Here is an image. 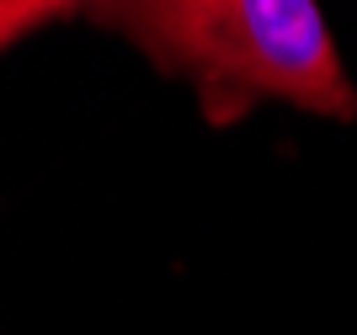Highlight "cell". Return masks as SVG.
<instances>
[{"instance_id": "cell-1", "label": "cell", "mask_w": 357, "mask_h": 335, "mask_svg": "<svg viewBox=\"0 0 357 335\" xmlns=\"http://www.w3.org/2000/svg\"><path fill=\"white\" fill-rule=\"evenodd\" d=\"M96 22L192 80L203 102H288L320 117H357V91L310 0H128L96 6Z\"/></svg>"}, {"instance_id": "cell-2", "label": "cell", "mask_w": 357, "mask_h": 335, "mask_svg": "<svg viewBox=\"0 0 357 335\" xmlns=\"http://www.w3.org/2000/svg\"><path fill=\"white\" fill-rule=\"evenodd\" d=\"M59 16H70V6H59V0H0V54L32 32H43Z\"/></svg>"}]
</instances>
